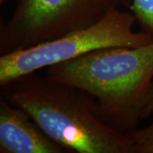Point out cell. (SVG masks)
<instances>
[{
  "mask_svg": "<svg viewBox=\"0 0 153 153\" xmlns=\"http://www.w3.org/2000/svg\"><path fill=\"white\" fill-rule=\"evenodd\" d=\"M136 17L130 12L113 9L100 22L34 45L0 56V85L18 77L72 60L94 50L111 47L137 48L153 42V36L134 31Z\"/></svg>",
  "mask_w": 153,
  "mask_h": 153,
  "instance_id": "obj_3",
  "label": "cell"
},
{
  "mask_svg": "<svg viewBox=\"0 0 153 153\" xmlns=\"http://www.w3.org/2000/svg\"><path fill=\"white\" fill-rule=\"evenodd\" d=\"M44 70L49 78L91 95L120 131L134 130L153 99V42L96 49Z\"/></svg>",
  "mask_w": 153,
  "mask_h": 153,
  "instance_id": "obj_2",
  "label": "cell"
},
{
  "mask_svg": "<svg viewBox=\"0 0 153 153\" xmlns=\"http://www.w3.org/2000/svg\"><path fill=\"white\" fill-rule=\"evenodd\" d=\"M128 133L131 140V153H153V123Z\"/></svg>",
  "mask_w": 153,
  "mask_h": 153,
  "instance_id": "obj_7",
  "label": "cell"
},
{
  "mask_svg": "<svg viewBox=\"0 0 153 153\" xmlns=\"http://www.w3.org/2000/svg\"><path fill=\"white\" fill-rule=\"evenodd\" d=\"M0 152L65 153L66 148L54 141L21 108L0 98Z\"/></svg>",
  "mask_w": 153,
  "mask_h": 153,
  "instance_id": "obj_5",
  "label": "cell"
},
{
  "mask_svg": "<svg viewBox=\"0 0 153 153\" xmlns=\"http://www.w3.org/2000/svg\"><path fill=\"white\" fill-rule=\"evenodd\" d=\"M132 0H18L0 24L1 55L87 28Z\"/></svg>",
  "mask_w": 153,
  "mask_h": 153,
  "instance_id": "obj_4",
  "label": "cell"
},
{
  "mask_svg": "<svg viewBox=\"0 0 153 153\" xmlns=\"http://www.w3.org/2000/svg\"><path fill=\"white\" fill-rule=\"evenodd\" d=\"M152 114H153V99L151 101V103H150L149 105L147 106V108L146 109L145 112H144L143 119H145V118H146L148 117H150Z\"/></svg>",
  "mask_w": 153,
  "mask_h": 153,
  "instance_id": "obj_8",
  "label": "cell"
},
{
  "mask_svg": "<svg viewBox=\"0 0 153 153\" xmlns=\"http://www.w3.org/2000/svg\"><path fill=\"white\" fill-rule=\"evenodd\" d=\"M129 10L141 31L153 36V0H132Z\"/></svg>",
  "mask_w": 153,
  "mask_h": 153,
  "instance_id": "obj_6",
  "label": "cell"
},
{
  "mask_svg": "<svg viewBox=\"0 0 153 153\" xmlns=\"http://www.w3.org/2000/svg\"><path fill=\"white\" fill-rule=\"evenodd\" d=\"M4 2H5V0H0V4H3Z\"/></svg>",
  "mask_w": 153,
  "mask_h": 153,
  "instance_id": "obj_9",
  "label": "cell"
},
{
  "mask_svg": "<svg viewBox=\"0 0 153 153\" xmlns=\"http://www.w3.org/2000/svg\"><path fill=\"white\" fill-rule=\"evenodd\" d=\"M2 89L4 98L70 152L131 153L128 133L110 124L95 100L79 88L34 72Z\"/></svg>",
  "mask_w": 153,
  "mask_h": 153,
  "instance_id": "obj_1",
  "label": "cell"
}]
</instances>
